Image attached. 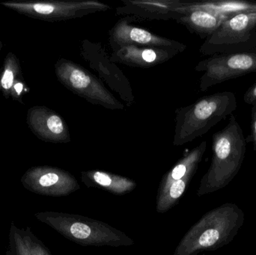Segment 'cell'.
Listing matches in <instances>:
<instances>
[{
	"instance_id": "obj_1",
	"label": "cell",
	"mask_w": 256,
	"mask_h": 255,
	"mask_svg": "<svg viewBox=\"0 0 256 255\" xmlns=\"http://www.w3.org/2000/svg\"><path fill=\"white\" fill-rule=\"evenodd\" d=\"M245 214L233 203L206 213L194 225L174 250V255H197L228 245L244 224Z\"/></svg>"
},
{
	"instance_id": "obj_2",
	"label": "cell",
	"mask_w": 256,
	"mask_h": 255,
	"mask_svg": "<svg viewBox=\"0 0 256 255\" xmlns=\"http://www.w3.org/2000/svg\"><path fill=\"white\" fill-rule=\"evenodd\" d=\"M246 139L234 115L222 130L212 136V159L200 181V197L225 188L240 172L246 151Z\"/></svg>"
},
{
	"instance_id": "obj_3",
	"label": "cell",
	"mask_w": 256,
	"mask_h": 255,
	"mask_svg": "<svg viewBox=\"0 0 256 255\" xmlns=\"http://www.w3.org/2000/svg\"><path fill=\"white\" fill-rule=\"evenodd\" d=\"M236 94L222 91L206 96L177 111L173 145L190 143L207 133L212 127L237 109Z\"/></svg>"
},
{
	"instance_id": "obj_4",
	"label": "cell",
	"mask_w": 256,
	"mask_h": 255,
	"mask_svg": "<svg viewBox=\"0 0 256 255\" xmlns=\"http://www.w3.org/2000/svg\"><path fill=\"white\" fill-rule=\"evenodd\" d=\"M66 239L84 247H129L134 241L106 223L76 214L44 211L34 215Z\"/></svg>"
},
{
	"instance_id": "obj_5",
	"label": "cell",
	"mask_w": 256,
	"mask_h": 255,
	"mask_svg": "<svg viewBox=\"0 0 256 255\" xmlns=\"http://www.w3.org/2000/svg\"><path fill=\"white\" fill-rule=\"evenodd\" d=\"M256 49V12L226 18L204 40L200 52L204 55L234 53Z\"/></svg>"
},
{
	"instance_id": "obj_6",
	"label": "cell",
	"mask_w": 256,
	"mask_h": 255,
	"mask_svg": "<svg viewBox=\"0 0 256 255\" xmlns=\"http://www.w3.org/2000/svg\"><path fill=\"white\" fill-rule=\"evenodd\" d=\"M54 69L57 79L63 86L88 103L111 110L124 109V105L104 86L100 79L80 64L62 58L57 60Z\"/></svg>"
},
{
	"instance_id": "obj_7",
	"label": "cell",
	"mask_w": 256,
	"mask_h": 255,
	"mask_svg": "<svg viewBox=\"0 0 256 255\" xmlns=\"http://www.w3.org/2000/svg\"><path fill=\"white\" fill-rule=\"evenodd\" d=\"M0 4L20 14L48 22L76 19L111 9L110 4L96 0L6 1H2Z\"/></svg>"
},
{
	"instance_id": "obj_8",
	"label": "cell",
	"mask_w": 256,
	"mask_h": 255,
	"mask_svg": "<svg viewBox=\"0 0 256 255\" xmlns=\"http://www.w3.org/2000/svg\"><path fill=\"white\" fill-rule=\"evenodd\" d=\"M195 70L203 73L200 89L204 92L218 84L256 72V49L210 55L200 61Z\"/></svg>"
},
{
	"instance_id": "obj_9",
	"label": "cell",
	"mask_w": 256,
	"mask_h": 255,
	"mask_svg": "<svg viewBox=\"0 0 256 255\" xmlns=\"http://www.w3.org/2000/svg\"><path fill=\"white\" fill-rule=\"evenodd\" d=\"M80 49L81 57L98 73L100 80L116 92L128 106H132L135 97L130 82L117 63L110 59L102 43L86 39L81 42Z\"/></svg>"
},
{
	"instance_id": "obj_10",
	"label": "cell",
	"mask_w": 256,
	"mask_h": 255,
	"mask_svg": "<svg viewBox=\"0 0 256 255\" xmlns=\"http://www.w3.org/2000/svg\"><path fill=\"white\" fill-rule=\"evenodd\" d=\"M20 183L28 191L50 197L70 196L80 189L78 180L70 172L49 166L30 168L21 177Z\"/></svg>"
},
{
	"instance_id": "obj_11",
	"label": "cell",
	"mask_w": 256,
	"mask_h": 255,
	"mask_svg": "<svg viewBox=\"0 0 256 255\" xmlns=\"http://www.w3.org/2000/svg\"><path fill=\"white\" fill-rule=\"evenodd\" d=\"M140 20L136 16H126L117 21L109 32V44L112 51L128 46L170 48L179 52L186 49V45L180 42L158 35L148 30L132 25V22Z\"/></svg>"
},
{
	"instance_id": "obj_12",
	"label": "cell",
	"mask_w": 256,
	"mask_h": 255,
	"mask_svg": "<svg viewBox=\"0 0 256 255\" xmlns=\"http://www.w3.org/2000/svg\"><path fill=\"white\" fill-rule=\"evenodd\" d=\"M26 124L40 140L54 144L72 142L70 130L64 118L45 106H34L27 111Z\"/></svg>"
},
{
	"instance_id": "obj_13",
	"label": "cell",
	"mask_w": 256,
	"mask_h": 255,
	"mask_svg": "<svg viewBox=\"0 0 256 255\" xmlns=\"http://www.w3.org/2000/svg\"><path fill=\"white\" fill-rule=\"evenodd\" d=\"M123 6L117 15L134 16L143 19H176L188 9V1L180 0H121Z\"/></svg>"
},
{
	"instance_id": "obj_14",
	"label": "cell",
	"mask_w": 256,
	"mask_h": 255,
	"mask_svg": "<svg viewBox=\"0 0 256 255\" xmlns=\"http://www.w3.org/2000/svg\"><path fill=\"white\" fill-rule=\"evenodd\" d=\"M178 53V51L170 48L128 46L112 51L110 58L117 64L149 68L170 61Z\"/></svg>"
},
{
	"instance_id": "obj_15",
	"label": "cell",
	"mask_w": 256,
	"mask_h": 255,
	"mask_svg": "<svg viewBox=\"0 0 256 255\" xmlns=\"http://www.w3.org/2000/svg\"><path fill=\"white\" fill-rule=\"evenodd\" d=\"M81 181L88 188L102 189L115 196H124L136 187L134 180L105 171H84L81 172Z\"/></svg>"
},
{
	"instance_id": "obj_16",
	"label": "cell",
	"mask_w": 256,
	"mask_h": 255,
	"mask_svg": "<svg viewBox=\"0 0 256 255\" xmlns=\"http://www.w3.org/2000/svg\"><path fill=\"white\" fill-rule=\"evenodd\" d=\"M226 18L202 9L188 10L176 21L184 25L191 33L196 34L201 38L210 37Z\"/></svg>"
},
{
	"instance_id": "obj_17",
	"label": "cell",
	"mask_w": 256,
	"mask_h": 255,
	"mask_svg": "<svg viewBox=\"0 0 256 255\" xmlns=\"http://www.w3.org/2000/svg\"><path fill=\"white\" fill-rule=\"evenodd\" d=\"M206 149L207 142L203 141L191 150L183 158L180 159L176 166L162 177L158 188V194L165 191L172 183L182 179L191 172H196Z\"/></svg>"
},
{
	"instance_id": "obj_18",
	"label": "cell",
	"mask_w": 256,
	"mask_h": 255,
	"mask_svg": "<svg viewBox=\"0 0 256 255\" xmlns=\"http://www.w3.org/2000/svg\"><path fill=\"white\" fill-rule=\"evenodd\" d=\"M24 79L19 58L13 52H8L0 66V93L4 98H10L14 85Z\"/></svg>"
},
{
	"instance_id": "obj_19",
	"label": "cell",
	"mask_w": 256,
	"mask_h": 255,
	"mask_svg": "<svg viewBox=\"0 0 256 255\" xmlns=\"http://www.w3.org/2000/svg\"><path fill=\"white\" fill-rule=\"evenodd\" d=\"M196 172L188 174L179 181L172 183L168 188L156 196V210L159 214H164L176 206L184 194Z\"/></svg>"
},
{
	"instance_id": "obj_20",
	"label": "cell",
	"mask_w": 256,
	"mask_h": 255,
	"mask_svg": "<svg viewBox=\"0 0 256 255\" xmlns=\"http://www.w3.org/2000/svg\"><path fill=\"white\" fill-rule=\"evenodd\" d=\"M4 255H31L22 238L21 229L14 223L9 229L8 244Z\"/></svg>"
},
{
	"instance_id": "obj_21",
	"label": "cell",
	"mask_w": 256,
	"mask_h": 255,
	"mask_svg": "<svg viewBox=\"0 0 256 255\" xmlns=\"http://www.w3.org/2000/svg\"><path fill=\"white\" fill-rule=\"evenodd\" d=\"M21 234L31 255H52L44 244L32 232L30 227L21 229Z\"/></svg>"
},
{
	"instance_id": "obj_22",
	"label": "cell",
	"mask_w": 256,
	"mask_h": 255,
	"mask_svg": "<svg viewBox=\"0 0 256 255\" xmlns=\"http://www.w3.org/2000/svg\"><path fill=\"white\" fill-rule=\"evenodd\" d=\"M249 138L256 154V103L252 105L251 109V133Z\"/></svg>"
},
{
	"instance_id": "obj_23",
	"label": "cell",
	"mask_w": 256,
	"mask_h": 255,
	"mask_svg": "<svg viewBox=\"0 0 256 255\" xmlns=\"http://www.w3.org/2000/svg\"><path fill=\"white\" fill-rule=\"evenodd\" d=\"M244 100L246 104L250 106L256 103V82L246 90L244 95Z\"/></svg>"
},
{
	"instance_id": "obj_24",
	"label": "cell",
	"mask_w": 256,
	"mask_h": 255,
	"mask_svg": "<svg viewBox=\"0 0 256 255\" xmlns=\"http://www.w3.org/2000/svg\"><path fill=\"white\" fill-rule=\"evenodd\" d=\"M2 42L1 41V40H0V52H1L2 49Z\"/></svg>"
},
{
	"instance_id": "obj_25",
	"label": "cell",
	"mask_w": 256,
	"mask_h": 255,
	"mask_svg": "<svg viewBox=\"0 0 256 255\" xmlns=\"http://www.w3.org/2000/svg\"><path fill=\"white\" fill-rule=\"evenodd\" d=\"M0 173H1V170H0Z\"/></svg>"
}]
</instances>
